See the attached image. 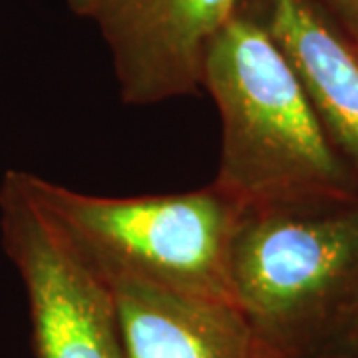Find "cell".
I'll use <instances>...</instances> for the list:
<instances>
[{
    "label": "cell",
    "instance_id": "1",
    "mask_svg": "<svg viewBox=\"0 0 358 358\" xmlns=\"http://www.w3.org/2000/svg\"><path fill=\"white\" fill-rule=\"evenodd\" d=\"M201 88L223 126L211 185L243 211L355 197L293 66L243 6L211 42Z\"/></svg>",
    "mask_w": 358,
    "mask_h": 358
},
{
    "label": "cell",
    "instance_id": "8",
    "mask_svg": "<svg viewBox=\"0 0 358 358\" xmlns=\"http://www.w3.org/2000/svg\"><path fill=\"white\" fill-rule=\"evenodd\" d=\"M358 48V0H310Z\"/></svg>",
    "mask_w": 358,
    "mask_h": 358
},
{
    "label": "cell",
    "instance_id": "5",
    "mask_svg": "<svg viewBox=\"0 0 358 358\" xmlns=\"http://www.w3.org/2000/svg\"><path fill=\"white\" fill-rule=\"evenodd\" d=\"M243 0H68L106 40L120 96L150 106L201 90L207 50Z\"/></svg>",
    "mask_w": 358,
    "mask_h": 358
},
{
    "label": "cell",
    "instance_id": "3",
    "mask_svg": "<svg viewBox=\"0 0 358 358\" xmlns=\"http://www.w3.org/2000/svg\"><path fill=\"white\" fill-rule=\"evenodd\" d=\"M237 307L285 357L358 296V201H313L243 211L231 247Z\"/></svg>",
    "mask_w": 358,
    "mask_h": 358
},
{
    "label": "cell",
    "instance_id": "10",
    "mask_svg": "<svg viewBox=\"0 0 358 358\" xmlns=\"http://www.w3.org/2000/svg\"><path fill=\"white\" fill-rule=\"evenodd\" d=\"M296 358H303V357H296Z\"/></svg>",
    "mask_w": 358,
    "mask_h": 358
},
{
    "label": "cell",
    "instance_id": "7",
    "mask_svg": "<svg viewBox=\"0 0 358 358\" xmlns=\"http://www.w3.org/2000/svg\"><path fill=\"white\" fill-rule=\"evenodd\" d=\"M281 46L334 152L358 171V48L310 0H243Z\"/></svg>",
    "mask_w": 358,
    "mask_h": 358
},
{
    "label": "cell",
    "instance_id": "2",
    "mask_svg": "<svg viewBox=\"0 0 358 358\" xmlns=\"http://www.w3.org/2000/svg\"><path fill=\"white\" fill-rule=\"evenodd\" d=\"M26 187L110 279L235 303L231 247L243 209L213 185L103 197L22 171Z\"/></svg>",
    "mask_w": 358,
    "mask_h": 358
},
{
    "label": "cell",
    "instance_id": "6",
    "mask_svg": "<svg viewBox=\"0 0 358 358\" xmlns=\"http://www.w3.org/2000/svg\"><path fill=\"white\" fill-rule=\"evenodd\" d=\"M126 358H289L233 303L110 279Z\"/></svg>",
    "mask_w": 358,
    "mask_h": 358
},
{
    "label": "cell",
    "instance_id": "9",
    "mask_svg": "<svg viewBox=\"0 0 358 358\" xmlns=\"http://www.w3.org/2000/svg\"><path fill=\"white\" fill-rule=\"evenodd\" d=\"M345 319L355 327V333L358 334V296L355 299V303L348 307V310H346V315H345Z\"/></svg>",
    "mask_w": 358,
    "mask_h": 358
},
{
    "label": "cell",
    "instance_id": "4",
    "mask_svg": "<svg viewBox=\"0 0 358 358\" xmlns=\"http://www.w3.org/2000/svg\"><path fill=\"white\" fill-rule=\"evenodd\" d=\"M0 233L24 285L36 358H126L110 277L36 201L18 169L0 185Z\"/></svg>",
    "mask_w": 358,
    "mask_h": 358
}]
</instances>
